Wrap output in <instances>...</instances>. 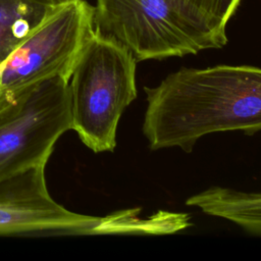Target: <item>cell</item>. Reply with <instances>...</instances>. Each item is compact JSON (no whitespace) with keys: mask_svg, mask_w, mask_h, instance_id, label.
<instances>
[{"mask_svg":"<svg viewBox=\"0 0 261 261\" xmlns=\"http://www.w3.org/2000/svg\"><path fill=\"white\" fill-rule=\"evenodd\" d=\"M93 30L94 6L88 1L51 3L41 21L0 64V109L45 80H69L77 54Z\"/></svg>","mask_w":261,"mask_h":261,"instance_id":"obj_4","label":"cell"},{"mask_svg":"<svg viewBox=\"0 0 261 261\" xmlns=\"http://www.w3.org/2000/svg\"><path fill=\"white\" fill-rule=\"evenodd\" d=\"M51 2H58V1H61V0H50Z\"/></svg>","mask_w":261,"mask_h":261,"instance_id":"obj_10","label":"cell"},{"mask_svg":"<svg viewBox=\"0 0 261 261\" xmlns=\"http://www.w3.org/2000/svg\"><path fill=\"white\" fill-rule=\"evenodd\" d=\"M143 134L151 150L191 152L205 135L261 130V68L216 65L180 68L157 87H145Z\"/></svg>","mask_w":261,"mask_h":261,"instance_id":"obj_1","label":"cell"},{"mask_svg":"<svg viewBox=\"0 0 261 261\" xmlns=\"http://www.w3.org/2000/svg\"><path fill=\"white\" fill-rule=\"evenodd\" d=\"M103 217L67 210L50 196L45 165L0 180V236L95 234Z\"/></svg>","mask_w":261,"mask_h":261,"instance_id":"obj_6","label":"cell"},{"mask_svg":"<svg viewBox=\"0 0 261 261\" xmlns=\"http://www.w3.org/2000/svg\"><path fill=\"white\" fill-rule=\"evenodd\" d=\"M94 30L123 46L137 62L196 54L227 43L226 29L185 0H96Z\"/></svg>","mask_w":261,"mask_h":261,"instance_id":"obj_2","label":"cell"},{"mask_svg":"<svg viewBox=\"0 0 261 261\" xmlns=\"http://www.w3.org/2000/svg\"><path fill=\"white\" fill-rule=\"evenodd\" d=\"M71 129L68 79L45 80L0 109V180L46 165L55 143Z\"/></svg>","mask_w":261,"mask_h":261,"instance_id":"obj_5","label":"cell"},{"mask_svg":"<svg viewBox=\"0 0 261 261\" xmlns=\"http://www.w3.org/2000/svg\"><path fill=\"white\" fill-rule=\"evenodd\" d=\"M186 204L198 207L208 215L227 219L252 234L261 236V193L211 187L188 198Z\"/></svg>","mask_w":261,"mask_h":261,"instance_id":"obj_7","label":"cell"},{"mask_svg":"<svg viewBox=\"0 0 261 261\" xmlns=\"http://www.w3.org/2000/svg\"><path fill=\"white\" fill-rule=\"evenodd\" d=\"M137 61L116 41L93 30L68 80L71 129L92 151H113L123 110L137 97Z\"/></svg>","mask_w":261,"mask_h":261,"instance_id":"obj_3","label":"cell"},{"mask_svg":"<svg viewBox=\"0 0 261 261\" xmlns=\"http://www.w3.org/2000/svg\"><path fill=\"white\" fill-rule=\"evenodd\" d=\"M50 0H0V64L45 15Z\"/></svg>","mask_w":261,"mask_h":261,"instance_id":"obj_8","label":"cell"},{"mask_svg":"<svg viewBox=\"0 0 261 261\" xmlns=\"http://www.w3.org/2000/svg\"><path fill=\"white\" fill-rule=\"evenodd\" d=\"M218 25L225 28L241 0H185Z\"/></svg>","mask_w":261,"mask_h":261,"instance_id":"obj_9","label":"cell"}]
</instances>
